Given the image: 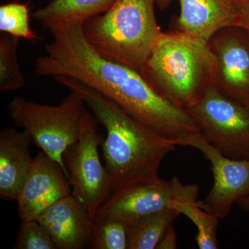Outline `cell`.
<instances>
[{
    "mask_svg": "<svg viewBox=\"0 0 249 249\" xmlns=\"http://www.w3.org/2000/svg\"><path fill=\"white\" fill-rule=\"evenodd\" d=\"M83 24L49 30L53 41L45 45V55L36 59L37 76L79 80L176 143L200 132L188 113L160 96L140 72L98 53L85 37Z\"/></svg>",
    "mask_w": 249,
    "mask_h": 249,
    "instance_id": "cell-1",
    "label": "cell"
},
{
    "mask_svg": "<svg viewBox=\"0 0 249 249\" xmlns=\"http://www.w3.org/2000/svg\"><path fill=\"white\" fill-rule=\"evenodd\" d=\"M54 80L81 95L98 124L106 129L102 143L105 166L113 191L160 179L159 170L176 142L139 122L102 93L79 80L55 76Z\"/></svg>",
    "mask_w": 249,
    "mask_h": 249,
    "instance_id": "cell-2",
    "label": "cell"
},
{
    "mask_svg": "<svg viewBox=\"0 0 249 249\" xmlns=\"http://www.w3.org/2000/svg\"><path fill=\"white\" fill-rule=\"evenodd\" d=\"M215 58L209 42L161 32L140 73L160 96L188 110L213 84Z\"/></svg>",
    "mask_w": 249,
    "mask_h": 249,
    "instance_id": "cell-3",
    "label": "cell"
},
{
    "mask_svg": "<svg viewBox=\"0 0 249 249\" xmlns=\"http://www.w3.org/2000/svg\"><path fill=\"white\" fill-rule=\"evenodd\" d=\"M155 4L157 0H116L83 24L85 37L101 55L140 72L162 32Z\"/></svg>",
    "mask_w": 249,
    "mask_h": 249,
    "instance_id": "cell-4",
    "label": "cell"
},
{
    "mask_svg": "<svg viewBox=\"0 0 249 249\" xmlns=\"http://www.w3.org/2000/svg\"><path fill=\"white\" fill-rule=\"evenodd\" d=\"M85 105L81 95L71 90L55 106L39 104L17 96L9 103V110L16 125L27 132L31 142L58 162L69 178L64 154L79 137Z\"/></svg>",
    "mask_w": 249,
    "mask_h": 249,
    "instance_id": "cell-5",
    "label": "cell"
},
{
    "mask_svg": "<svg viewBox=\"0 0 249 249\" xmlns=\"http://www.w3.org/2000/svg\"><path fill=\"white\" fill-rule=\"evenodd\" d=\"M186 111L204 138L223 155L249 160V106L213 84Z\"/></svg>",
    "mask_w": 249,
    "mask_h": 249,
    "instance_id": "cell-6",
    "label": "cell"
},
{
    "mask_svg": "<svg viewBox=\"0 0 249 249\" xmlns=\"http://www.w3.org/2000/svg\"><path fill=\"white\" fill-rule=\"evenodd\" d=\"M98 124L85 108L78 141L64 154L72 196L84 205L93 221L113 191L110 175L100 159L98 148L104 139L98 132Z\"/></svg>",
    "mask_w": 249,
    "mask_h": 249,
    "instance_id": "cell-7",
    "label": "cell"
},
{
    "mask_svg": "<svg viewBox=\"0 0 249 249\" xmlns=\"http://www.w3.org/2000/svg\"><path fill=\"white\" fill-rule=\"evenodd\" d=\"M198 196V185L183 184L177 177L160 178L114 191L98 210L94 220L118 219L130 225L145 216L173 209L175 201L197 199Z\"/></svg>",
    "mask_w": 249,
    "mask_h": 249,
    "instance_id": "cell-8",
    "label": "cell"
},
{
    "mask_svg": "<svg viewBox=\"0 0 249 249\" xmlns=\"http://www.w3.org/2000/svg\"><path fill=\"white\" fill-rule=\"evenodd\" d=\"M178 145L196 149L211 163L213 185L204 199L196 201L198 206L219 219L227 217L232 205L249 195V160L225 157L201 132L191 134Z\"/></svg>",
    "mask_w": 249,
    "mask_h": 249,
    "instance_id": "cell-9",
    "label": "cell"
},
{
    "mask_svg": "<svg viewBox=\"0 0 249 249\" xmlns=\"http://www.w3.org/2000/svg\"><path fill=\"white\" fill-rule=\"evenodd\" d=\"M209 45L215 58L213 84L249 106V33L236 26L224 28Z\"/></svg>",
    "mask_w": 249,
    "mask_h": 249,
    "instance_id": "cell-10",
    "label": "cell"
},
{
    "mask_svg": "<svg viewBox=\"0 0 249 249\" xmlns=\"http://www.w3.org/2000/svg\"><path fill=\"white\" fill-rule=\"evenodd\" d=\"M71 193L68 177L58 162L41 151L34 157L22 191L18 196L21 221L36 219L49 206Z\"/></svg>",
    "mask_w": 249,
    "mask_h": 249,
    "instance_id": "cell-11",
    "label": "cell"
},
{
    "mask_svg": "<svg viewBox=\"0 0 249 249\" xmlns=\"http://www.w3.org/2000/svg\"><path fill=\"white\" fill-rule=\"evenodd\" d=\"M36 220L47 231L58 249L90 248L93 219L71 193L49 206Z\"/></svg>",
    "mask_w": 249,
    "mask_h": 249,
    "instance_id": "cell-12",
    "label": "cell"
},
{
    "mask_svg": "<svg viewBox=\"0 0 249 249\" xmlns=\"http://www.w3.org/2000/svg\"><path fill=\"white\" fill-rule=\"evenodd\" d=\"M178 2L177 31L206 42L218 31L235 26L240 14L239 0H178Z\"/></svg>",
    "mask_w": 249,
    "mask_h": 249,
    "instance_id": "cell-13",
    "label": "cell"
},
{
    "mask_svg": "<svg viewBox=\"0 0 249 249\" xmlns=\"http://www.w3.org/2000/svg\"><path fill=\"white\" fill-rule=\"evenodd\" d=\"M31 139L25 130L14 127L0 134V195L17 199L30 172L34 158L29 145Z\"/></svg>",
    "mask_w": 249,
    "mask_h": 249,
    "instance_id": "cell-14",
    "label": "cell"
},
{
    "mask_svg": "<svg viewBox=\"0 0 249 249\" xmlns=\"http://www.w3.org/2000/svg\"><path fill=\"white\" fill-rule=\"evenodd\" d=\"M116 0H51L36 10L33 18L45 29L85 23L110 9Z\"/></svg>",
    "mask_w": 249,
    "mask_h": 249,
    "instance_id": "cell-15",
    "label": "cell"
},
{
    "mask_svg": "<svg viewBox=\"0 0 249 249\" xmlns=\"http://www.w3.org/2000/svg\"><path fill=\"white\" fill-rule=\"evenodd\" d=\"M180 213L169 209L145 216L129 225L128 249H155Z\"/></svg>",
    "mask_w": 249,
    "mask_h": 249,
    "instance_id": "cell-16",
    "label": "cell"
},
{
    "mask_svg": "<svg viewBox=\"0 0 249 249\" xmlns=\"http://www.w3.org/2000/svg\"><path fill=\"white\" fill-rule=\"evenodd\" d=\"M197 200L175 201L173 209L188 217L197 229L196 240L200 249L218 248L217 230L219 218L198 206Z\"/></svg>",
    "mask_w": 249,
    "mask_h": 249,
    "instance_id": "cell-17",
    "label": "cell"
},
{
    "mask_svg": "<svg viewBox=\"0 0 249 249\" xmlns=\"http://www.w3.org/2000/svg\"><path fill=\"white\" fill-rule=\"evenodd\" d=\"M19 39L6 33L0 35V91H15L26 85L18 59Z\"/></svg>",
    "mask_w": 249,
    "mask_h": 249,
    "instance_id": "cell-18",
    "label": "cell"
},
{
    "mask_svg": "<svg viewBox=\"0 0 249 249\" xmlns=\"http://www.w3.org/2000/svg\"><path fill=\"white\" fill-rule=\"evenodd\" d=\"M0 31L29 41L38 38L30 26L29 6L19 1L0 6Z\"/></svg>",
    "mask_w": 249,
    "mask_h": 249,
    "instance_id": "cell-19",
    "label": "cell"
},
{
    "mask_svg": "<svg viewBox=\"0 0 249 249\" xmlns=\"http://www.w3.org/2000/svg\"><path fill=\"white\" fill-rule=\"evenodd\" d=\"M129 224L118 219L93 221L91 249H128Z\"/></svg>",
    "mask_w": 249,
    "mask_h": 249,
    "instance_id": "cell-20",
    "label": "cell"
},
{
    "mask_svg": "<svg viewBox=\"0 0 249 249\" xmlns=\"http://www.w3.org/2000/svg\"><path fill=\"white\" fill-rule=\"evenodd\" d=\"M13 248L58 249L47 231L36 219L22 221Z\"/></svg>",
    "mask_w": 249,
    "mask_h": 249,
    "instance_id": "cell-21",
    "label": "cell"
},
{
    "mask_svg": "<svg viewBox=\"0 0 249 249\" xmlns=\"http://www.w3.org/2000/svg\"><path fill=\"white\" fill-rule=\"evenodd\" d=\"M178 248V233L174 224L170 225L163 238L157 246V249H175Z\"/></svg>",
    "mask_w": 249,
    "mask_h": 249,
    "instance_id": "cell-22",
    "label": "cell"
},
{
    "mask_svg": "<svg viewBox=\"0 0 249 249\" xmlns=\"http://www.w3.org/2000/svg\"><path fill=\"white\" fill-rule=\"evenodd\" d=\"M235 26L242 28L249 33V0L241 3L240 14Z\"/></svg>",
    "mask_w": 249,
    "mask_h": 249,
    "instance_id": "cell-23",
    "label": "cell"
},
{
    "mask_svg": "<svg viewBox=\"0 0 249 249\" xmlns=\"http://www.w3.org/2000/svg\"><path fill=\"white\" fill-rule=\"evenodd\" d=\"M237 204L240 206L241 209L249 212V196H242L237 201Z\"/></svg>",
    "mask_w": 249,
    "mask_h": 249,
    "instance_id": "cell-24",
    "label": "cell"
},
{
    "mask_svg": "<svg viewBox=\"0 0 249 249\" xmlns=\"http://www.w3.org/2000/svg\"><path fill=\"white\" fill-rule=\"evenodd\" d=\"M173 0H157V6L161 11L166 9L170 4H171Z\"/></svg>",
    "mask_w": 249,
    "mask_h": 249,
    "instance_id": "cell-25",
    "label": "cell"
},
{
    "mask_svg": "<svg viewBox=\"0 0 249 249\" xmlns=\"http://www.w3.org/2000/svg\"><path fill=\"white\" fill-rule=\"evenodd\" d=\"M240 3L245 2L246 1H248V0H239Z\"/></svg>",
    "mask_w": 249,
    "mask_h": 249,
    "instance_id": "cell-26",
    "label": "cell"
}]
</instances>
